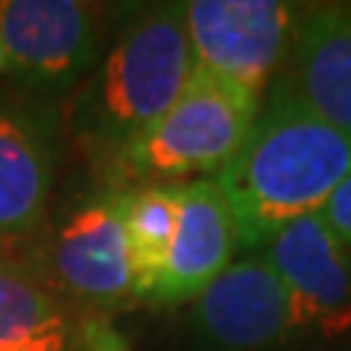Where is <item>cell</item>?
I'll return each instance as SVG.
<instances>
[{
  "mask_svg": "<svg viewBox=\"0 0 351 351\" xmlns=\"http://www.w3.org/2000/svg\"><path fill=\"white\" fill-rule=\"evenodd\" d=\"M351 173V135L269 91L237 156L217 176L243 249H263L281 228L316 214Z\"/></svg>",
  "mask_w": 351,
  "mask_h": 351,
  "instance_id": "6da1fadb",
  "label": "cell"
},
{
  "mask_svg": "<svg viewBox=\"0 0 351 351\" xmlns=\"http://www.w3.org/2000/svg\"><path fill=\"white\" fill-rule=\"evenodd\" d=\"M196 71L184 3H156L132 15L76 103V126L97 144L129 156L167 114Z\"/></svg>",
  "mask_w": 351,
  "mask_h": 351,
  "instance_id": "7a4b0ae2",
  "label": "cell"
},
{
  "mask_svg": "<svg viewBox=\"0 0 351 351\" xmlns=\"http://www.w3.org/2000/svg\"><path fill=\"white\" fill-rule=\"evenodd\" d=\"M258 112L255 91L196 68L167 114L126 158L135 170L156 176L223 170L249 138Z\"/></svg>",
  "mask_w": 351,
  "mask_h": 351,
  "instance_id": "3957f363",
  "label": "cell"
},
{
  "mask_svg": "<svg viewBox=\"0 0 351 351\" xmlns=\"http://www.w3.org/2000/svg\"><path fill=\"white\" fill-rule=\"evenodd\" d=\"M106 15L80 0H3L0 47L29 85L62 91L103 59Z\"/></svg>",
  "mask_w": 351,
  "mask_h": 351,
  "instance_id": "277c9868",
  "label": "cell"
},
{
  "mask_svg": "<svg viewBox=\"0 0 351 351\" xmlns=\"http://www.w3.org/2000/svg\"><path fill=\"white\" fill-rule=\"evenodd\" d=\"M299 6L278 0H191L184 3L196 68L261 94L290 53Z\"/></svg>",
  "mask_w": 351,
  "mask_h": 351,
  "instance_id": "5b68a950",
  "label": "cell"
},
{
  "mask_svg": "<svg viewBox=\"0 0 351 351\" xmlns=\"http://www.w3.org/2000/svg\"><path fill=\"white\" fill-rule=\"evenodd\" d=\"M263 261L287 290L295 325H313L328 337L351 331V252L319 211L281 228L263 246Z\"/></svg>",
  "mask_w": 351,
  "mask_h": 351,
  "instance_id": "8992f818",
  "label": "cell"
},
{
  "mask_svg": "<svg viewBox=\"0 0 351 351\" xmlns=\"http://www.w3.org/2000/svg\"><path fill=\"white\" fill-rule=\"evenodd\" d=\"M193 302V325L219 351H263L295 328L290 295L263 258L232 263Z\"/></svg>",
  "mask_w": 351,
  "mask_h": 351,
  "instance_id": "52a82bcc",
  "label": "cell"
},
{
  "mask_svg": "<svg viewBox=\"0 0 351 351\" xmlns=\"http://www.w3.org/2000/svg\"><path fill=\"white\" fill-rule=\"evenodd\" d=\"M272 91L351 135V6L304 12Z\"/></svg>",
  "mask_w": 351,
  "mask_h": 351,
  "instance_id": "ba28073f",
  "label": "cell"
},
{
  "mask_svg": "<svg viewBox=\"0 0 351 351\" xmlns=\"http://www.w3.org/2000/svg\"><path fill=\"white\" fill-rule=\"evenodd\" d=\"M53 278L73 299L112 307L135 295L126 249V193L80 208L53 243Z\"/></svg>",
  "mask_w": 351,
  "mask_h": 351,
  "instance_id": "9c48e42d",
  "label": "cell"
},
{
  "mask_svg": "<svg viewBox=\"0 0 351 351\" xmlns=\"http://www.w3.org/2000/svg\"><path fill=\"white\" fill-rule=\"evenodd\" d=\"M237 249V223L217 182L193 179L179 184L176 234L152 302L179 304L196 299L219 272L232 267Z\"/></svg>",
  "mask_w": 351,
  "mask_h": 351,
  "instance_id": "30bf717a",
  "label": "cell"
},
{
  "mask_svg": "<svg viewBox=\"0 0 351 351\" xmlns=\"http://www.w3.org/2000/svg\"><path fill=\"white\" fill-rule=\"evenodd\" d=\"M50 193V152L24 117L0 112V240L36 232Z\"/></svg>",
  "mask_w": 351,
  "mask_h": 351,
  "instance_id": "8fae6325",
  "label": "cell"
},
{
  "mask_svg": "<svg viewBox=\"0 0 351 351\" xmlns=\"http://www.w3.org/2000/svg\"><path fill=\"white\" fill-rule=\"evenodd\" d=\"M71 328L38 276L0 261V351H68Z\"/></svg>",
  "mask_w": 351,
  "mask_h": 351,
  "instance_id": "7c38bea8",
  "label": "cell"
},
{
  "mask_svg": "<svg viewBox=\"0 0 351 351\" xmlns=\"http://www.w3.org/2000/svg\"><path fill=\"white\" fill-rule=\"evenodd\" d=\"M179 219V184H152L126 193V249L132 287L138 299H152Z\"/></svg>",
  "mask_w": 351,
  "mask_h": 351,
  "instance_id": "4fadbf2b",
  "label": "cell"
},
{
  "mask_svg": "<svg viewBox=\"0 0 351 351\" xmlns=\"http://www.w3.org/2000/svg\"><path fill=\"white\" fill-rule=\"evenodd\" d=\"M322 223L331 228V234L351 252V173L339 182V188L328 196V202L319 208Z\"/></svg>",
  "mask_w": 351,
  "mask_h": 351,
  "instance_id": "5bb4252c",
  "label": "cell"
},
{
  "mask_svg": "<svg viewBox=\"0 0 351 351\" xmlns=\"http://www.w3.org/2000/svg\"><path fill=\"white\" fill-rule=\"evenodd\" d=\"M82 339L88 351H129L126 339L103 319H88L82 325Z\"/></svg>",
  "mask_w": 351,
  "mask_h": 351,
  "instance_id": "9a60e30c",
  "label": "cell"
},
{
  "mask_svg": "<svg viewBox=\"0 0 351 351\" xmlns=\"http://www.w3.org/2000/svg\"><path fill=\"white\" fill-rule=\"evenodd\" d=\"M6 64V56H3V47H0V68H3Z\"/></svg>",
  "mask_w": 351,
  "mask_h": 351,
  "instance_id": "2e32d148",
  "label": "cell"
}]
</instances>
